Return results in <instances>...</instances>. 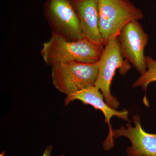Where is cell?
Listing matches in <instances>:
<instances>
[{"instance_id":"cell-14","label":"cell","mask_w":156,"mask_h":156,"mask_svg":"<svg viewBox=\"0 0 156 156\" xmlns=\"http://www.w3.org/2000/svg\"></svg>"},{"instance_id":"cell-8","label":"cell","mask_w":156,"mask_h":156,"mask_svg":"<svg viewBox=\"0 0 156 156\" xmlns=\"http://www.w3.org/2000/svg\"><path fill=\"white\" fill-rule=\"evenodd\" d=\"M104 99V97L102 93L94 86L66 95L64 99L65 105H68L71 101L78 100L84 104L92 105L95 109L100 110L104 115L105 122L108 125L109 132L106 138H108L111 136L113 130L110 123L112 117L116 116L128 122L130 121L128 119V110L124 109L121 111H118L109 106Z\"/></svg>"},{"instance_id":"cell-5","label":"cell","mask_w":156,"mask_h":156,"mask_svg":"<svg viewBox=\"0 0 156 156\" xmlns=\"http://www.w3.org/2000/svg\"><path fill=\"white\" fill-rule=\"evenodd\" d=\"M44 14L52 34L70 41L85 38L71 0H47Z\"/></svg>"},{"instance_id":"cell-9","label":"cell","mask_w":156,"mask_h":156,"mask_svg":"<svg viewBox=\"0 0 156 156\" xmlns=\"http://www.w3.org/2000/svg\"><path fill=\"white\" fill-rule=\"evenodd\" d=\"M85 37L103 45L99 31L98 0H71Z\"/></svg>"},{"instance_id":"cell-11","label":"cell","mask_w":156,"mask_h":156,"mask_svg":"<svg viewBox=\"0 0 156 156\" xmlns=\"http://www.w3.org/2000/svg\"><path fill=\"white\" fill-rule=\"evenodd\" d=\"M52 146L51 145L49 146L46 148V150L44 151V154L42 156H50L51 155V151L52 150Z\"/></svg>"},{"instance_id":"cell-6","label":"cell","mask_w":156,"mask_h":156,"mask_svg":"<svg viewBox=\"0 0 156 156\" xmlns=\"http://www.w3.org/2000/svg\"><path fill=\"white\" fill-rule=\"evenodd\" d=\"M135 127L130 122L126 123V128L122 126L113 130L111 136L106 138L103 143L104 148L109 150L115 145V138L124 136L131 141V146L127 148L126 153L129 156H156V134H150L143 129L140 124V118L135 115L132 117Z\"/></svg>"},{"instance_id":"cell-1","label":"cell","mask_w":156,"mask_h":156,"mask_svg":"<svg viewBox=\"0 0 156 156\" xmlns=\"http://www.w3.org/2000/svg\"><path fill=\"white\" fill-rule=\"evenodd\" d=\"M104 46L85 37L76 41H68L52 34L49 41L43 45L41 55L49 66L76 61L94 63L99 61Z\"/></svg>"},{"instance_id":"cell-2","label":"cell","mask_w":156,"mask_h":156,"mask_svg":"<svg viewBox=\"0 0 156 156\" xmlns=\"http://www.w3.org/2000/svg\"><path fill=\"white\" fill-rule=\"evenodd\" d=\"M98 5L104 46L117 37L124 26L144 17L142 11L129 0H98Z\"/></svg>"},{"instance_id":"cell-7","label":"cell","mask_w":156,"mask_h":156,"mask_svg":"<svg viewBox=\"0 0 156 156\" xmlns=\"http://www.w3.org/2000/svg\"><path fill=\"white\" fill-rule=\"evenodd\" d=\"M117 38L124 58L140 75L145 73L144 50L149 38L139 21H132L124 26Z\"/></svg>"},{"instance_id":"cell-10","label":"cell","mask_w":156,"mask_h":156,"mask_svg":"<svg viewBox=\"0 0 156 156\" xmlns=\"http://www.w3.org/2000/svg\"><path fill=\"white\" fill-rule=\"evenodd\" d=\"M145 61L146 71L134 82L133 87H141L146 94L148 85L152 82H156V60L151 56H145Z\"/></svg>"},{"instance_id":"cell-4","label":"cell","mask_w":156,"mask_h":156,"mask_svg":"<svg viewBox=\"0 0 156 156\" xmlns=\"http://www.w3.org/2000/svg\"><path fill=\"white\" fill-rule=\"evenodd\" d=\"M98 72V61H73L52 66L51 76L55 88L68 95L94 86Z\"/></svg>"},{"instance_id":"cell-3","label":"cell","mask_w":156,"mask_h":156,"mask_svg":"<svg viewBox=\"0 0 156 156\" xmlns=\"http://www.w3.org/2000/svg\"><path fill=\"white\" fill-rule=\"evenodd\" d=\"M131 68L129 62L124 58L121 52L117 37L112 38L104 46L98 61V72L94 86L101 91L105 102L116 110L119 102L111 93V85L116 70L119 69L122 76H125Z\"/></svg>"},{"instance_id":"cell-13","label":"cell","mask_w":156,"mask_h":156,"mask_svg":"<svg viewBox=\"0 0 156 156\" xmlns=\"http://www.w3.org/2000/svg\"><path fill=\"white\" fill-rule=\"evenodd\" d=\"M65 156L64 155H60V156Z\"/></svg>"},{"instance_id":"cell-12","label":"cell","mask_w":156,"mask_h":156,"mask_svg":"<svg viewBox=\"0 0 156 156\" xmlns=\"http://www.w3.org/2000/svg\"><path fill=\"white\" fill-rule=\"evenodd\" d=\"M5 151H3L2 153L0 154V156H5Z\"/></svg>"}]
</instances>
